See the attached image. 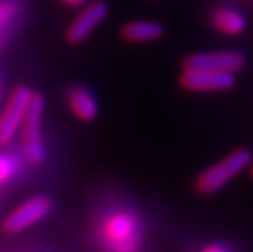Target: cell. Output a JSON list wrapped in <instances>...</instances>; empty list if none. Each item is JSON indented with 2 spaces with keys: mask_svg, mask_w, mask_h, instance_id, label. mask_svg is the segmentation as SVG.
<instances>
[{
  "mask_svg": "<svg viewBox=\"0 0 253 252\" xmlns=\"http://www.w3.org/2000/svg\"><path fill=\"white\" fill-rule=\"evenodd\" d=\"M17 174V162L5 154H0V185L12 180Z\"/></svg>",
  "mask_w": 253,
  "mask_h": 252,
  "instance_id": "cell-13",
  "label": "cell"
},
{
  "mask_svg": "<svg viewBox=\"0 0 253 252\" xmlns=\"http://www.w3.org/2000/svg\"><path fill=\"white\" fill-rule=\"evenodd\" d=\"M253 154L250 149L239 148L227 154L222 160H219L211 167L204 169L195 180V190L199 195L208 197L222 190L230 180L250 167Z\"/></svg>",
  "mask_w": 253,
  "mask_h": 252,
  "instance_id": "cell-2",
  "label": "cell"
},
{
  "mask_svg": "<svg viewBox=\"0 0 253 252\" xmlns=\"http://www.w3.org/2000/svg\"><path fill=\"white\" fill-rule=\"evenodd\" d=\"M96 236L105 252H139L142 246V224L134 213L115 210L100 221Z\"/></svg>",
  "mask_w": 253,
  "mask_h": 252,
  "instance_id": "cell-1",
  "label": "cell"
},
{
  "mask_svg": "<svg viewBox=\"0 0 253 252\" xmlns=\"http://www.w3.org/2000/svg\"><path fill=\"white\" fill-rule=\"evenodd\" d=\"M33 94L35 90L26 85H18L10 92L7 103L0 113V146H7L21 130Z\"/></svg>",
  "mask_w": 253,
  "mask_h": 252,
  "instance_id": "cell-5",
  "label": "cell"
},
{
  "mask_svg": "<svg viewBox=\"0 0 253 252\" xmlns=\"http://www.w3.org/2000/svg\"><path fill=\"white\" fill-rule=\"evenodd\" d=\"M42 115H44V97L40 92H35L20 130L23 155L26 162L31 165H40L46 160V149L42 141Z\"/></svg>",
  "mask_w": 253,
  "mask_h": 252,
  "instance_id": "cell-3",
  "label": "cell"
},
{
  "mask_svg": "<svg viewBox=\"0 0 253 252\" xmlns=\"http://www.w3.org/2000/svg\"><path fill=\"white\" fill-rule=\"evenodd\" d=\"M54 203L46 195H35L13 208L2 221V231L5 234H18L36 226L49 216Z\"/></svg>",
  "mask_w": 253,
  "mask_h": 252,
  "instance_id": "cell-4",
  "label": "cell"
},
{
  "mask_svg": "<svg viewBox=\"0 0 253 252\" xmlns=\"http://www.w3.org/2000/svg\"><path fill=\"white\" fill-rule=\"evenodd\" d=\"M212 26L220 33L227 36H239L247 28V20L239 10L229 8V7H220L212 12Z\"/></svg>",
  "mask_w": 253,
  "mask_h": 252,
  "instance_id": "cell-11",
  "label": "cell"
},
{
  "mask_svg": "<svg viewBox=\"0 0 253 252\" xmlns=\"http://www.w3.org/2000/svg\"><path fill=\"white\" fill-rule=\"evenodd\" d=\"M66 103L71 110V113L79 118L80 121H93L98 116L100 106L98 101L84 85H72L66 92Z\"/></svg>",
  "mask_w": 253,
  "mask_h": 252,
  "instance_id": "cell-9",
  "label": "cell"
},
{
  "mask_svg": "<svg viewBox=\"0 0 253 252\" xmlns=\"http://www.w3.org/2000/svg\"><path fill=\"white\" fill-rule=\"evenodd\" d=\"M237 82L235 74L183 69L178 84L188 92H224L232 89Z\"/></svg>",
  "mask_w": 253,
  "mask_h": 252,
  "instance_id": "cell-8",
  "label": "cell"
},
{
  "mask_svg": "<svg viewBox=\"0 0 253 252\" xmlns=\"http://www.w3.org/2000/svg\"><path fill=\"white\" fill-rule=\"evenodd\" d=\"M247 62L245 56L239 51H214L196 52L183 61V69H201V71L237 74Z\"/></svg>",
  "mask_w": 253,
  "mask_h": 252,
  "instance_id": "cell-7",
  "label": "cell"
},
{
  "mask_svg": "<svg viewBox=\"0 0 253 252\" xmlns=\"http://www.w3.org/2000/svg\"><path fill=\"white\" fill-rule=\"evenodd\" d=\"M21 3L18 0H0V28L18 15Z\"/></svg>",
  "mask_w": 253,
  "mask_h": 252,
  "instance_id": "cell-12",
  "label": "cell"
},
{
  "mask_svg": "<svg viewBox=\"0 0 253 252\" xmlns=\"http://www.w3.org/2000/svg\"><path fill=\"white\" fill-rule=\"evenodd\" d=\"M108 17V5L101 0L84 3V8L75 15L66 30V40L69 45H80L87 41L88 36L98 28Z\"/></svg>",
  "mask_w": 253,
  "mask_h": 252,
  "instance_id": "cell-6",
  "label": "cell"
},
{
  "mask_svg": "<svg viewBox=\"0 0 253 252\" xmlns=\"http://www.w3.org/2000/svg\"><path fill=\"white\" fill-rule=\"evenodd\" d=\"M164 33V26L159 21L150 20H132L121 26V38L127 43H134V45L159 41Z\"/></svg>",
  "mask_w": 253,
  "mask_h": 252,
  "instance_id": "cell-10",
  "label": "cell"
},
{
  "mask_svg": "<svg viewBox=\"0 0 253 252\" xmlns=\"http://www.w3.org/2000/svg\"><path fill=\"white\" fill-rule=\"evenodd\" d=\"M199 252H230V249L227 246L224 244H219V243H212V244H208L199 251Z\"/></svg>",
  "mask_w": 253,
  "mask_h": 252,
  "instance_id": "cell-14",
  "label": "cell"
},
{
  "mask_svg": "<svg viewBox=\"0 0 253 252\" xmlns=\"http://www.w3.org/2000/svg\"><path fill=\"white\" fill-rule=\"evenodd\" d=\"M62 3L71 5V7H80V5L87 3V0H61Z\"/></svg>",
  "mask_w": 253,
  "mask_h": 252,
  "instance_id": "cell-15",
  "label": "cell"
},
{
  "mask_svg": "<svg viewBox=\"0 0 253 252\" xmlns=\"http://www.w3.org/2000/svg\"><path fill=\"white\" fill-rule=\"evenodd\" d=\"M250 174H252V177H253V165H252V169H250Z\"/></svg>",
  "mask_w": 253,
  "mask_h": 252,
  "instance_id": "cell-17",
  "label": "cell"
},
{
  "mask_svg": "<svg viewBox=\"0 0 253 252\" xmlns=\"http://www.w3.org/2000/svg\"><path fill=\"white\" fill-rule=\"evenodd\" d=\"M0 99H2V84H0Z\"/></svg>",
  "mask_w": 253,
  "mask_h": 252,
  "instance_id": "cell-16",
  "label": "cell"
}]
</instances>
